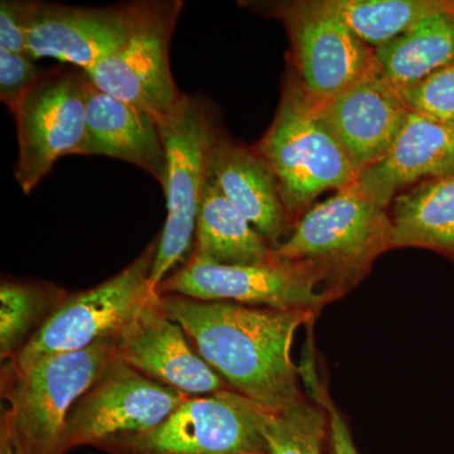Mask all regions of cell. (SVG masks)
Instances as JSON below:
<instances>
[{
  "mask_svg": "<svg viewBox=\"0 0 454 454\" xmlns=\"http://www.w3.org/2000/svg\"><path fill=\"white\" fill-rule=\"evenodd\" d=\"M160 303L182 325L200 356L236 393L267 409L306 399L300 367L292 360L298 328L317 315L245 306L234 301L158 294Z\"/></svg>",
  "mask_w": 454,
  "mask_h": 454,
  "instance_id": "6da1fadb",
  "label": "cell"
},
{
  "mask_svg": "<svg viewBox=\"0 0 454 454\" xmlns=\"http://www.w3.org/2000/svg\"><path fill=\"white\" fill-rule=\"evenodd\" d=\"M115 337L26 366L4 363L0 438L18 454H64L66 419L76 400L116 357Z\"/></svg>",
  "mask_w": 454,
  "mask_h": 454,
  "instance_id": "7a4b0ae2",
  "label": "cell"
},
{
  "mask_svg": "<svg viewBox=\"0 0 454 454\" xmlns=\"http://www.w3.org/2000/svg\"><path fill=\"white\" fill-rule=\"evenodd\" d=\"M253 149L273 172L293 225L319 196L351 186L360 175L293 70L284 82L276 118Z\"/></svg>",
  "mask_w": 454,
  "mask_h": 454,
  "instance_id": "3957f363",
  "label": "cell"
},
{
  "mask_svg": "<svg viewBox=\"0 0 454 454\" xmlns=\"http://www.w3.org/2000/svg\"><path fill=\"white\" fill-rule=\"evenodd\" d=\"M394 249L389 208L367 199L356 184L316 203L274 249L278 259L301 262L324 278L325 291L340 300Z\"/></svg>",
  "mask_w": 454,
  "mask_h": 454,
  "instance_id": "277c9868",
  "label": "cell"
},
{
  "mask_svg": "<svg viewBox=\"0 0 454 454\" xmlns=\"http://www.w3.org/2000/svg\"><path fill=\"white\" fill-rule=\"evenodd\" d=\"M167 157L163 191L167 219L158 236L151 271L154 292L172 269L184 262L195 241L197 215L210 176V153L217 137L207 107L196 98L184 95L160 122Z\"/></svg>",
  "mask_w": 454,
  "mask_h": 454,
  "instance_id": "5b68a950",
  "label": "cell"
},
{
  "mask_svg": "<svg viewBox=\"0 0 454 454\" xmlns=\"http://www.w3.org/2000/svg\"><path fill=\"white\" fill-rule=\"evenodd\" d=\"M157 247L158 238L121 273L89 291L68 295L40 333L8 363L29 365L121 333L157 293L151 286Z\"/></svg>",
  "mask_w": 454,
  "mask_h": 454,
  "instance_id": "8992f818",
  "label": "cell"
},
{
  "mask_svg": "<svg viewBox=\"0 0 454 454\" xmlns=\"http://www.w3.org/2000/svg\"><path fill=\"white\" fill-rule=\"evenodd\" d=\"M184 3L134 2L129 35L121 49L82 73L89 82L163 121L184 94L169 65V46Z\"/></svg>",
  "mask_w": 454,
  "mask_h": 454,
  "instance_id": "52a82bcc",
  "label": "cell"
},
{
  "mask_svg": "<svg viewBox=\"0 0 454 454\" xmlns=\"http://www.w3.org/2000/svg\"><path fill=\"white\" fill-rule=\"evenodd\" d=\"M157 293L265 309L307 310L317 316L333 301L325 291L324 278L306 262L277 259L265 265H223L195 254L163 280Z\"/></svg>",
  "mask_w": 454,
  "mask_h": 454,
  "instance_id": "ba28073f",
  "label": "cell"
},
{
  "mask_svg": "<svg viewBox=\"0 0 454 454\" xmlns=\"http://www.w3.org/2000/svg\"><path fill=\"white\" fill-rule=\"evenodd\" d=\"M188 396L115 357L68 411L66 448L109 450L160 426Z\"/></svg>",
  "mask_w": 454,
  "mask_h": 454,
  "instance_id": "9c48e42d",
  "label": "cell"
},
{
  "mask_svg": "<svg viewBox=\"0 0 454 454\" xmlns=\"http://www.w3.org/2000/svg\"><path fill=\"white\" fill-rule=\"evenodd\" d=\"M262 408L232 389L188 396L160 426L110 448L114 454H268Z\"/></svg>",
  "mask_w": 454,
  "mask_h": 454,
  "instance_id": "30bf717a",
  "label": "cell"
},
{
  "mask_svg": "<svg viewBox=\"0 0 454 454\" xmlns=\"http://www.w3.org/2000/svg\"><path fill=\"white\" fill-rule=\"evenodd\" d=\"M86 74L73 70L41 74L14 107L18 160L14 176L26 195L57 160L76 154L86 133Z\"/></svg>",
  "mask_w": 454,
  "mask_h": 454,
  "instance_id": "8fae6325",
  "label": "cell"
},
{
  "mask_svg": "<svg viewBox=\"0 0 454 454\" xmlns=\"http://www.w3.org/2000/svg\"><path fill=\"white\" fill-rule=\"evenodd\" d=\"M291 41L293 71L317 101L345 91L378 67L375 50L364 43L325 0L269 3Z\"/></svg>",
  "mask_w": 454,
  "mask_h": 454,
  "instance_id": "7c38bea8",
  "label": "cell"
},
{
  "mask_svg": "<svg viewBox=\"0 0 454 454\" xmlns=\"http://www.w3.org/2000/svg\"><path fill=\"white\" fill-rule=\"evenodd\" d=\"M116 357L152 380L190 396L231 389L193 348L158 293L115 337Z\"/></svg>",
  "mask_w": 454,
  "mask_h": 454,
  "instance_id": "4fadbf2b",
  "label": "cell"
},
{
  "mask_svg": "<svg viewBox=\"0 0 454 454\" xmlns=\"http://www.w3.org/2000/svg\"><path fill=\"white\" fill-rule=\"evenodd\" d=\"M319 115L358 173L390 151L411 110L379 67L345 91L317 101Z\"/></svg>",
  "mask_w": 454,
  "mask_h": 454,
  "instance_id": "5bb4252c",
  "label": "cell"
},
{
  "mask_svg": "<svg viewBox=\"0 0 454 454\" xmlns=\"http://www.w3.org/2000/svg\"><path fill=\"white\" fill-rule=\"evenodd\" d=\"M134 3L85 8L32 2L27 55L53 59L90 70L116 50L129 35Z\"/></svg>",
  "mask_w": 454,
  "mask_h": 454,
  "instance_id": "9a60e30c",
  "label": "cell"
},
{
  "mask_svg": "<svg viewBox=\"0 0 454 454\" xmlns=\"http://www.w3.org/2000/svg\"><path fill=\"white\" fill-rule=\"evenodd\" d=\"M454 173V127L409 114L390 151L358 175L360 192L389 208L400 193Z\"/></svg>",
  "mask_w": 454,
  "mask_h": 454,
  "instance_id": "2e32d148",
  "label": "cell"
},
{
  "mask_svg": "<svg viewBox=\"0 0 454 454\" xmlns=\"http://www.w3.org/2000/svg\"><path fill=\"white\" fill-rule=\"evenodd\" d=\"M89 80V79H88ZM77 155H106L134 164L164 187L167 157L160 122L151 114L88 83L85 138Z\"/></svg>",
  "mask_w": 454,
  "mask_h": 454,
  "instance_id": "e0dca14e",
  "label": "cell"
},
{
  "mask_svg": "<svg viewBox=\"0 0 454 454\" xmlns=\"http://www.w3.org/2000/svg\"><path fill=\"white\" fill-rule=\"evenodd\" d=\"M210 177L274 249L291 235L294 225L284 207L277 179L253 148L217 134L210 153Z\"/></svg>",
  "mask_w": 454,
  "mask_h": 454,
  "instance_id": "ac0fdd59",
  "label": "cell"
},
{
  "mask_svg": "<svg viewBox=\"0 0 454 454\" xmlns=\"http://www.w3.org/2000/svg\"><path fill=\"white\" fill-rule=\"evenodd\" d=\"M192 254L223 265L276 262L274 247L231 205L210 176L197 215Z\"/></svg>",
  "mask_w": 454,
  "mask_h": 454,
  "instance_id": "d6986e66",
  "label": "cell"
},
{
  "mask_svg": "<svg viewBox=\"0 0 454 454\" xmlns=\"http://www.w3.org/2000/svg\"><path fill=\"white\" fill-rule=\"evenodd\" d=\"M390 217L394 249L420 247L454 262V173L400 193Z\"/></svg>",
  "mask_w": 454,
  "mask_h": 454,
  "instance_id": "ffe728a7",
  "label": "cell"
},
{
  "mask_svg": "<svg viewBox=\"0 0 454 454\" xmlns=\"http://www.w3.org/2000/svg\"><path fill=\"white\" fill-rule=\"evenodd\" d=\"M379 70L396 89L427 79L454 61V9L450 0L434 13L375 49Z\"/></svg>",
  "mask_w": 454,
  "mask_h": 454,
  "instance_id": "44dd1931",
  "label": "cell"
},
{
  "mask_svg": "<svg viewBox=\"0 0 454 454\" xmlns=\"http://www.w3.org/2000/svg\"><path fill=\"white\" fill-rule=\"evenodd\" d=\"M68 297L42 280L3 279L0 286V357L16 358Z\"/></svg>",
  "mask_w": 454,
  "mask_h": 454,
  "instance_id": "7402d4cb",
  "label": "cell"
},
{
  "mask_svg": "<svg viewBox=\"0 0 454 454\" xmlns=\"http://www.w3.org/2000/svg\"><path fill=\"white\" fill-rule=\"evenodd\" d=\"M327 7L372 49L395 40L446 0H325Z\"/></svg>",
  "mask_w": 454,
  "mask_h": 454,
  "instance_id": "603a6c76",
  "label": "cell"
},
{
  "mask_svg": "<svg viewBox=\"0 0 454 454\" xmlns=\"http://www.w3.org/2000/svg\"><path fill=\"white\" fill-rule=\"evenodd\" d=\"M262 422L268 454H322L328 439L325 409L309 396L286 408H262Z\"/></svg>",
  "mask_w": 454,
  "mask_h": 454,
  "instance_id": "cb8c5ba5",
  "label": "cell"
},
{
  "mask_svg": "<svg viewBox=\"0 0 454 454\" xmlns=\"http://www.w3.org/2000/svg\"><path fill=\"white\" fill-rule=\"evenodd\" d=\"M397 90L411 113L454 127V61L422 82Z\"/></svg>",
  "mask_w": 454,
  "mask_h": 454,
  "instance_id": "d4e9b609",
  "label": "cell"
},
{
  "mask_svg": "<svg viewBox=\"0 0 454 454\" xmlns=\"http://www.w3.org/2000/svg\"><path fill=\"white\" fill-rule=\"evenodd\" d=\"M301 381L309 389V396L317 402L321 403L325 409L328 417V441H330L331 448L333 454H360L356 446H355L354 439H352L351 432L345 418L339 411L333 400L331 399L325 387L319 381L317 375L316 366L312 361H306L303 366L300 367Z\"/></svg>",
  "mask_w": 454,
  "mask_h": 454,
  "instance_id": "484cf974",
  "label": "cell"
},
{
  "mask_svg": "<svg viewBox=\"0 0 454 454\" xmlns=\"http://www.w3.org/2000/svg\"><path fill=\"white\" fill-rule=\"evenodd\" d=\"M40 76L35 59L27 53L0 50V98L12 112Z\"/></svg>",
  "mask_w": 454,
  "mask_h": 454,
  "instance_id": "4316f807",
  "label": "cell"
},
{
  "mask_svg": "<svg viewBox=\"0 0 454 454\" xmlns=\"http://www.w3.org/2000/svg\"><path fill=\"white\" fill-rule=\"evenodd\" d=\"M32 2L2 0L0 3V50L27 53Z\"/></svg>",
  "mask_w": 454,
  "mask_h": 454,
  "instance_id": "83f0119b",
  "label": "cell"
},
{
  "mask_svg": "<svg viewBox=\"0 0 454 454\" xmlns=\"http://www.w3.org/2000/svg\"><path fill=\"white\" fill-rule=\"evenodd\" d=\"M0 454H18L4 438H0Z\"/></svg>",
  "mask_w": 454,
  "mask_h": 454,
  "instance_id": "f1b7e54d",
  "label": "cell"
},
{
  "mask_svg": "<svg viewBox=\"0 0 454 454\" xmlns=\"http://www.w3.org/2000/svg\"><path fill=\"white\" fill-rule=\"evenodd\" d=\"M450 4L454 9V0H450Z\"/></svg>",
  "mask_w": 454,
  "mask_h": 454,
  "instance_id": "f546056e",
  "label": "cell"
}]
</instances>
